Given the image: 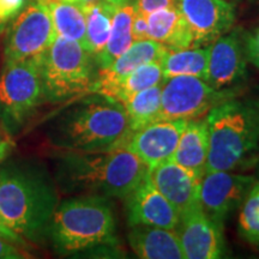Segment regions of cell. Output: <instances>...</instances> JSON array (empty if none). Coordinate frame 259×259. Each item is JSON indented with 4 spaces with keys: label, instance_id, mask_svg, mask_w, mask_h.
Wrapping results in <instances>:
<instances>
[{
    "label": "cell",
    "instance_id": "1",
    "mask_svg": "<svg viewBox=\"0 0 259 259\" xmlns=\"http://www.w3.org/2000/svg\"><path fill=\"white\" fill-rule=\"evenodd\" d=\"M148 171L126 145L95 151L64 150L58 156L57 180L66 193L124 199Z\"/></svg>",
    "mask_w": 259,
    "mask_h": 259
},
{
    "label": "cell",
    "instance_id": "2",
    "mask_svg": "<svg viewBox=\"0 0 259 259\" xmlns=\"http://www.w3.org/2000/svg\"><path fill=\"white\" fill-rule=\"evenodd\" d=\"M57 191L47 174L27 163L0 166V215L25 241L47 235L58 206Z\"/></svg>",
    "mask_w": 259,
    "mask_h": 259
},
{
    "label": "cell",
    "instance_id": "3",
    "mask_svg": "<svg viewBox=\"0 0 259 259\" xmlns=\"http://www.w3.org/2000/svg\"><path fill=\"white\" fill-rule=\"evenodd\" d=\"M54 251L61 255L116 252V223L107 197L84 194L58 204L47 228Z\"/></svg>",
    "mask_w": 259,
    "mask_h": 259
},
{
    "label": "cell",
    "instance_id": "4",
    "mask_svg": "<svg viewBox=\"0 0 259 259\" xmlns=\"http://www.w3.org/2000/svg\"><path fill=\"white\" fill-rule=\"evenodd\" d=\"M131 134L121 102L95 94L66 109L51 130V141L63 150L95 151L126 145Z\"/></svg>",
    "mask_w": 259,
    "mask_h": 259
},
{
    "label": "cell",
    "instance_id": "5",
    "mask_svg": "<svg viewBox=\"0 0 259 259\" xmlns=\"http://www.w3.org/2000/svg\"><path fill=\"white\" fill-rule=\"evenodd\" d=\"M206 120L209 151L205 174L246 169L254 163L259 149V112L252 100H225L210 109Z\"/></svg>",
    "mask_w": 259,
    "mask_h": 259
},
{
    "label": "cell",
    "instance_id": "6",
    "mask_svg": "<svg viewBox=\"0 0 259 259\" xmlns=\"http://www.w3.org/2000/svg\"><path fill=\"white\" fill-rule=\"evenodd\" d=\"M94 58L79 42L59 36L41 56L45 101L61 102L90 92L96 79Z\"/></svg>",
    "mask_w": 259,
    "mask_h": 259
},
{
    "label": "cell",
    "instance_id": "7",
    "mask_svg": "<svg viewBox=\"0 0 259 259\" xmlns=\"http://www.w3.org/2000/svg\"><path fill=\"white\" fill-rule=\"evenodd\" d=\"M45 101L41 56L27 60L5 61L0 73V120L16 132Z\"/></svg>",
    "mask_w": 259,
    "mask_h": 259
},
{
    "label": "cell",
    "instance_id": "8",
    "mask_svg": "<svg viewBox=\"0 0 259 259\" xmlns=\"http://www.w3.org/2000/svg\"><path fill=\"white\" fill-rule=\"evenodd\" d=\"M235 97V90H216L196 76L164 79L156 120H192L208 114L212 107Z\"/></svg>",
    "mask_w": 259,
    "mask_h": 259
},
{
    "label": "cell",
    "instance_id": "9",
    "mask_svg": "<svg viewBox=\"0 0 259 259\" xmlns=\"http://www.w3.org/2000/svg\"><path fill=\"white\" fill-rule=\"evenodd\" d=\"M57 37L50 10L45 2H31L10 25L5 38V61L40 57Z\"/></svg>",
    "mask_w": 259,
    "mask_h": 259
},
{
    "label": "cell",
    "instance_id": "10",
    "mask_svg": "<svg viewBox=\"0 0 259 259\" xmlns=\"http://www.w3.org/2000/svg\"><path fill=\"white\" fill-rule=\"evenodd\" d=\"M255 181L254 177L233 173L232 170L206 173L200 181L202 209L223 228V223L232 212L240 208Z\"/></svg>",
    "mask_w": 259,
    "mask_h": 259
},
{
    "label": "cell",
    "instance_id": "11",
    "mask_svg": "<svg viewBox=\"0 0 259 259\" xmlns=\"http://www.w3.org/2000/svg\"><path fill=\"white\" fill-rule=\"evenodd\" d=\"M176 5L189 24L193 47L209 46L235 23V5L229 0H176Z\"/></svg>",
    "mask_w": 259,
    "mask_h": 259
},
{
    "label": "cell",
    "instance_id": "12",
    "mask_svg": "<svg viewBox=\"0 0 259 259\" xmlns=\"http://www.w3.org/2000/svg\"><path fill=\"white\" fill-rule=\"evenodd\" d=\"M247 61L242 32H227L210 45L205 82L216 90H235L247 74Z\"/></svg>",
    "mask_w": 259,
    "mask_h": 259
},
{
    "label": "cell",
    "instance_id": "13",
    "mask_svg": "<svg viewBox=\"0 0 259 259\" xmlns=\"http://www.w3.org/2000/svg\"><path fill=\"white\" fill-rule=\"evenodd\" d=\"M176 233L187 259H216L223 255L222 228L202 206L181 213Z\"/></svg>",
    "mask_w": 259,
    "mask_h": 259
},
{
    "label": "cell",
    "instance_id": "14",
    "mask_svg": "<svg viewBox=\"0 0 259 259\" xmlns=\"http://www.w3.org/2000/svg\"><path fill=\"white\" fill-rule=\"evenodd\" d=\"M187 120H155L131 132L126 147L144 162L148 169L173 158Z\"/></svg>",
    "mask_w": 259,
    "mask_h": 259
},
{
    "label": "cell",
    "instance_id": "15",
    "mask_svg": "<svg viewBox=\"0 0 259 259\" xmlns=\"http://www.w3.org/2000/svg\"><path fill=\"white\" fill-rule=\"evenodd\" d=\"M124 199L128 226H153L176 231L179 212L154 186L149 171Z\"/></svg>",
    "mask_w": 259,
    "mask_h": 259
},
{
    "label": "cell",
    "instance_id": "16",
    "mask_svg": "<svg viewBox=\"0 0 259 259\" xmlns=\"http://www.w3.org/2000/svg\"><path fill=\"white\" fill-rule=\"evenodd\" d=\"M149 177L162 196L179 212L185 213L200 205V181L193 171L169 160L149 170Z\"/></svg>",
    "mask_w": 259,
    "mask_h": 259
},
{
    "label": "cell",
    "instance_id": "17",
    "mask_svg": "<svg viewBox=\"0 0 259 259\" xmlns=\"http://www.w3.org/2000/svg\"><path fill=\"white\" fill-rule=\"evenodd\" d=\"M167 51V47L150 38L134 41L128 50L116 58L108 67L99 71L90 92L111 97L113 90L125 76L142 65L161 61Z\"/></svg>",
    "mask_w": 259,
    "mask_h": 259
},
{
    "label": "cell",
    "instance_id": "18",
    "mask_svg": "<svg viewBox=\"0 0 259 259\" xmlns=\"http://www.w3.org/2000/svg\"><path fill=\"white\" fill-rule=\"evenodd\" d=\"M128 244L137 257L143 259H181L184 257L176 231L160 227L130 226Z\"/></svg>",
    "mask_w": 259,
    "mask_h": 259
},
{
    "label": "cell",
    "instance_id": "19",
    "mask_svg": "<svg viewBox=\"0 0 259 259\" xmlns=\"http://www.w3.org/2000/svg\"><path fill=\"white\" fill-rule=\"evenodd\" d=\"M208 151L209 128L206 115H204L186 122L171 160L202 179L205 176Z\"/></svg>",
    "mask_w": 259,
    "mask_h": 259
},
{
    "label": "cell",
    "instance_id": "20",
    "mask_svg": "<svg viewBox=\"0 0 259 259\" xmlns=\"http://www.w3.org/2000/svg\"><path fill=\"white\" fill-rule=\"evenodd\" d=\"M150 40L163 45L168 50L193 48V38L187 22L177 6L162 9L147 16Z\"/></svg>",
    "mask_w": 259,
    "mask_h": 259
},
{
    "label": "cell",
    "instance_id": "21",
    "mask_svg": "<svg viewBox=\"0 0 259 259\" xmlns=\"http://www.w3.org/2000/svg\"><path fill=\"white\" fill-rule=\"evenodd\" d=\"M135 12L136 4L131 0L125 4L116 6L114 16H113L111 35H109L106 47L95 58V63L100 66V70L108 67L116 58L120 57L134 44L131 27Z\"/></svg>",
    "mask_w": 259,
    "mask_h": 259
},
{
    "label": "cell",
    "instance_id": "22",
    "mask_svg": "<svg viewBox=\"0 0 259 259\" xmlns=\"http://www.w3.org/2000/svg\"><path fill=\"white\" fill-rule=\"evenodd\" d=\"M82 8L85 15L87 51L96 58L106 47L111 35L116 5L105 0H96L92 4L83 5Z\"/></svg>",
    "mask_w": 259,
    "mask_h": 259
},
{
    "label": "cell",
    "instance_id": "23",
    "mask_svg": "<svg viewBox=\"0 0 259 259\" xmlns=\"http://www.w3.org/2000/svg\"><path fill=\"white\" fill-rule=\"evenodd\" d=\"M209 51L210 45L186 50H168L161 60L163 78L168 79L174 76H196L205 80Z\"/></svg>",
    "mask_w": 259,
    "mask_h": 259
},
{
    "label": "cell",
    "instance_id": "24",
    "mask_svg": "<svg viewBox=\"0 0 259 259\" xmlns=\"http://www.w3.org/2000/svg\"><path fill=\"white\" fill-rule=\"evenodd\" d=\"M45 3L50 10L56 34L79 42L87 50L85 15L82 5L63 0H47Z\"/></svg>",
    "mask_w": 259,
    "mask_h": 259
},
{
    "label": "cell",
    "instance_id": "25",
    "mask_svg": "<svg viewBox=\"0 0 259 259\" xmlns=\"http://www.w3.org/2000/svg\"><path fill=\"white\" fill-rule=\"evenodd\" d=\"M162 84L136 93L122 102L127 113L131 132L141 130L157 119L161 107Z\"/></svg>",
    "mask_w": 259,
    "mask_h": 259
},
{
    "label": "cell",
    "instance_id": "26",
    "mask_svg": "<svg viewBox=\"0 0 259 259\" xmlns=\"http://www.w3.org/2000/svg\"><path fill=\"white\" fill-rule=\"evenodd\" d=\"M163 82L164 78L161 61H151V63L137 67L127 76H125L113 90L111 97L122 103L136 93Z\"/></svg>",
    "mask_w": 259,
    "mask_h": 259
},
{
    "label": "cell",
    "instance_id": "27",
    "mask_svg": "<svg viewBox=\"0 0 259 259\" xmlns=\"http://www.w3.org/2000/svg\"><path fill=\"white\" fill-rule=\"evenodd\" d=\"M238 231L248 244H259V181H255L240 205Z\"/></svg>",
    "mask_w": 259,
    "mask_h": 259
},
{
    "label": "cell",
    "instance_id": "28",
    "mask_svg": "<svg viewBox=\"0 0 259 259\" xmlns=\"http://www.w3.org/2000/svg\"><path fill=\"white\" fill-rule=\"evenodd\" d=\"M27 4L28 0H0V32H3L9 22L17 17Z\"/></svg>",
    "mask_w": 259,
    "mask_h": 259
},
{
    "label": "cell",
    "instance_id": "29",
    "mask_svg": "<svg viewBox=\"0 0 259 259\" xmlns=\"http://www.w3.org/2000/svg\"><path fill=\"white\" fill-rule=\"evenodd\" d=\"M132 38L134 41H142L149 38L148 34V19L147 15L142 14L136 9L134 19H132Z\"/></svg>",
    "mask_w": 259,
    "mask_h": 259
},
{
    "label": "cell",
    "instance_id": "30",
    "mask_svg": "<svg viewBox=\"0 0 259 259\" xmlns=\"http://www.w3.org/2000/svg\"><path fill=\"white\" fill-rule=\"evenodd\" d=\"M173 6H177L176 0H137L136 3V9L147 16L158 10L173 8Z\"/></svg>",
    "mask_w": 259,
    "mask_h": 259
},
{
    "label": "cell",
    "instance_id": "31",
    "mask_svg": "<svg viewBox=\"0 0 259 259\" xmlns=\"http://www.w3.org/2000/svg\"><path fill=\"white\" fill-rule=\"evenodd\" d=\"M245 47L248 61L259 69V27L251 35L245 36Z\"/></svg>",
    "mask_w": 259,
    "mask_h": 259
},
{
    "label": "cell",
    "instance_id": "32",
    "mask_svg": "<svg viewBox=\"0 0 259 259\" xmlns=\"http://www.w3.org/2000/svg\"><path fill=\"white\" fill-rule=\"evenodd\" d=\"M28 258L18 245L12 244L5 239L0 238V259H23Z\"/></svg>",
    "mask_w": 259,
    "mask_h": 259
},
{
    "label": "cell",
    "instance_id": "33",
    "mask_svg": "<svg viewBox=\"0 0 259 259\" xmlns=\"http://www.w3.org/2000/svg\"><path fill=\"white\" fill-rule=\"evenodd\" d=\"M0 238L5 239L12 244H16L18 246H24L27 245V241L24 240L22 236H19L17 233H15L11 228L8 226V223L4 221L3 216L0 215Z\"/></svg>",
    "mask_w": 259,
    "mask_h": 259
},
{
    "label": "cell",
    "instance_id": "34",
    "mask_svg": "<svg viewBox=\"0 0 259 259\" xmlns=\"http://www.w3.org/2000/svg\"><path fill=\"white\" fill-rule=\"evenodd\" d=\"M15 149V142L5 132H0V163L12 153Z\"/></svg>",
    "mask_w": 259,
    "mask_h": 259
},
{
    "label": "cell",
    "instance_id": "35",
    "mask_svg": "<svg viewBox=\"0 0 259 259\" xmlns=\"http://www.w3.org/2000/svg\"><path fill=\"white\" fill-rule=\"evenodd\" d=\"M105 2H108V3H111V4H114L116 6H119V5L125 4V3L130 2V0H105Z\"/></svg>",
    "mask_w": 259,
    "mask_h": 259
},
{
    "label": "cell",
    "instance_id": "36",
    "mask_svg": "<svg viewBox=\"0 0 259 259\" xmlns=\"http://www.w3.org/2000/svg\"><path fill=\"white\" fill-rule=\"evenodd\" d=\"M96 2V0H80L79 2V5H88V4H92V3Z\"/></svg>",
    "mask_w": 259,
    "mask_h": 259
},
{
    "label": "cell",
    "instance_id": "37",
    "mask_svg": "<svg viewBox=\"0 0 259 259\" xmlns=\"http://www.w3.org/2000/svg\"><path fill=\"white\" fill-rule=\"evenodd\" d=\"M252 101H253V103L255 105V107H257V109H258V112H259V92H258V95L254 97L253 100H252Z\"/></svg>",
    "mask_w": 259,
    "mask_h": 259
},
{
    "label": "cell",
    "instance_id": "38",
    "mask_svg": "<svg viewBox=\"0 0 259 259\" xmlns=\"http://www.w3.org/2000/svg\"><path fill=\"white\" fill-rule=\"evenodd\" d=\"M44 2H47V0H44ZM63 2H70V3H76V4H79L80 0H63Z\"/></svg>",
    "mask_w": 259,
    "mask_h": 259
},
{
    "label": "cell",
    "instance_id": "39",
    "mask_svg": "<svg viewBox=\"0 0 259 259\" xmlns=\"http://www.w3.org/2000/svg\"><path fill=\"white\" fill-rule=\"evenodd\" d=\"M31 2H44V0H28V3H31Z\"/></svg>",
    "mask_w": 259,
    "mask_h": 259
},
{
    "label": "cell",
    "instance_id": "40",
    "mask_svg": "<svg viewBox=\"0 0 259 259\" xmlns=\"http://www.w3.org/2000/svg\"><path fill=\"white\" fill-rule=\"evenodd\" d=\"M257 177H258V179H257V181H259V166H258V171H257Z\"/></svg>",
    "mask_w": 259,
    "mask_h": 259
},
{
    "label": "cell",
    "instance_id": "41",
    "mask_svg": "<svg viewBox=\"0 0 259 259\" xmlns=\"http://www.w3.org/2000/svg\"><path fill=\"white\" fill-rule=\"evenodd\" d=\"M229 2H233V3H234V2H238V0H229Z\"/></svg>",
    "mask_w": 259,
    "mask_h": 259
},
{
    "label": "cell",
    "instance_id": "42",
    "mask_svg": "<svg viewBox=\"0 0 259 259\" xmlns=\"http://www.w3.org/2000/svg\"><path fill=\"white\" fill-rule=\"evenodd\" d=\"M257 246H258V248H259V244H258V245H257Z\"/></svg>",
    "mask_w": 259,
    "mask_h": 259
}]
</instances>
